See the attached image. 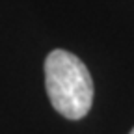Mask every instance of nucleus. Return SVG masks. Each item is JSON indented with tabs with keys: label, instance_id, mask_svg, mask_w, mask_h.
I'll use <instances>...</instances> for the list:
<instances>
[{
	"label": "nucleus",
	"instance_id": "1",
	"mask_svg": "<svg viewBox=\"0 0 134 134\" xmlns=\"http://www.w3.org/2000/svg\"><path fill=\"white\" fill-rule=\"evenodd\" d=\"M45 86L54 110L67 119H82L93 103V80L75 54L56 48L45 60Z\"/></svg>",
	"mask_w": 134,
	"mask_h": 134
},
{
	"label": "nucleus",
	"instance_id": "2",
	"mask_svg": "<svg viewBox=\"0 0 134 134\" xmlns=\"http://www.w3.org/2000/svg\"><path fill=\"white\" fill-rule=\"evenodd\" d=\"M129 134H134V129H132V130H130V132H129Z\"/></svg>",
	"mask_w": 134,
	"mask_h": 134
}]
</instances>
